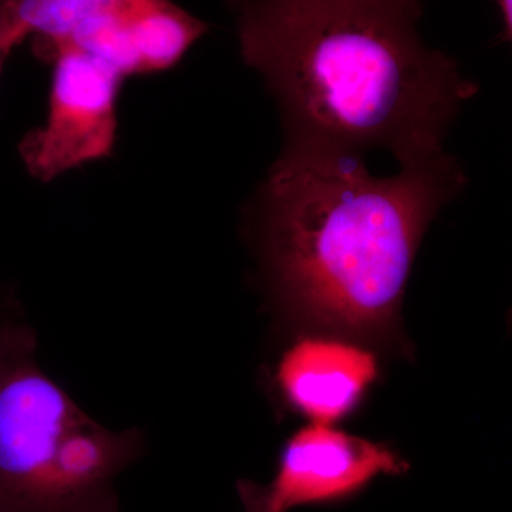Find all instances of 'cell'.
Instances as JSON below:
<instances>
[{
    "mask_svg": "<svg viewBox=\"0 0 512 512\" xmlns=\"http://www.w3.org/2000/svg\"><path fill=\"white\" fill-rule=\"evenodd\" d=\"M244 62L278 106L281 153L399 165L440 156L478 92L420 32L421 0H229Z\"/></svg>",
    "mask_w": 512,
    "mask_h": 512,
    "instance_id": "1",
    "label": "cell"
},
{
    "mask_svg": "<svg viewBox=\"0 0 512 512\" xmlns=\"http://www.w3.org/2000/svg\"><path fill=\"white\" fill-rule=\"evenodd\" d=\"M207 32V23L173 0H127L57 46L100 57L127 79L173 69Z\"/></svg>",
    "mask_w": 512,
    "mask_h": 512,
    "instance_id": "7",
    "label": "cell"
},
{
    "mask_svg": "<svg viewBox=\"0 0 512 512\" xmlns=\"http://www.w3.org/2000/svg\"><path fill=\"white\" fill-rule=\"evenodd\" d=\"M124 2L127 0H0V53L9 57L30 37L33 53L40 59Z\"/></svg>",
    "mask_w": 512,
    "mask_h": 512,
    "instance_id": "8",
    "label": "cell"
},
{
    "mask_svg": "<svg viewBox=\"0 0 512 512\" xmlns=\"http://www.w3.org/2000/svg\"><path fill=\"white\" fill-rule=\"evenodd\" d=\"M467 181L447 153L389 177L363 158L279 154L251 207L276 302L315 330L392 339L427 228Z\"/></svg>",
    "mask_w": 512,
    "mask_h": 512,
    "instance_id": "2",
    "label": "cell"
},
{
    "mask_svg": "<svg viewBox=\"0 0 512 512\" xmlns=\"http://www.w3.org/2000/svg\"><path fill=\"white\" fill-rule=\"evenodd\" d=\"M244 512H248V511H244Z\"/></svg>",
    "mask_w": 512,
    "mask_h": 512,
    "instance_id": "12",
    "label": "cell"
},
{
    "mask_svg": "<svg viewBox=\"0 0 512 512\" xmlns=\"http://www.w3.org/2000/svg\"><path fill=\"white\" fill-rule=\"evenodd\" d=\"M379 376L377 357L363 342L313 330L285 350L274 382L293 412L313 424L335 426L359 409Z\"/></svg>",
    "mask_w": 512,
    "mask_h": 512,
    "instance_id": "6",
    "label": "cell"
},
{
    "mask_svg": "<svg viewBox=\"0 0 512 512\" xmlns=\"http://www.w3.org/2000/svg\"><path fill=\"white\" fill-rule=\"evenodd\" d=\"M43 126L19 144L26 170L40 183L104 160L119 136V97L124 77L111 64L70 45L57 46Z\"/></svg>",
    "mask_w": 512,
    "mask_h": 512,
    "instance_id": "4",
    "label": "cell"
},
{
    "mask_svg": "<svg viewBox=\"0 0 512 512\" xmlns=\"http://www.w3.org/2000/svg\"><path fill=\"white\" fill-rule=\"evenodd\" d=\"M6 59H8V57H6L5 55H2V53H0V73H2L3 66H5Z\"/></svg>",
    "mask_w": 512,
    "mask_h": 512,
    "instance_id": "11",
    "label": "cell"
},
{
    "mask_svg": "<svg viewBox=\"0 0 512 512\" xmlns=\"http://www.w3.org/2000/svg\"><path fill=\"white\" fill-rule=\"evenodd\" d=\"M409 464L393 448L325 424H309L279 451L268 485L238 481L244 511L288 512L346 503L380 476H402Z\"/></svg>",
    "mask_w": 512,
    "mask_h": 512,
    "instance_id": "5",
    "label": "cell"
},
{
    "mask_svg": "<svg viewBox=\"0 0 512 512\" xmlns=\"http://www.w3.org/2000/svg\"><path fill=\"white\" fill-rule=\"evenodd\" d=\"M144 447L140 431L101 426L47 375L29 326L0 323V512H119L114 481Z\"/></svg>",
    "mask_w": 512,
    "mask_h": 512,
    "instance_id": "3",
    "label": "cell"
},
{
    "mask_svg": "<svg viewBox=\"0 0 512 512\" xmlns=\"http://www.w3.org/2000/svg\"><path fill=\"white\" fill-rule=\"evenodd\" d=\"M503 23V40L510 42L512 36V0H495Z\"/></svg>",
    "mask_w": 512,
    "mask_h": 512,
    "instance_id": "9",
    "label": "cell"
},
{
    "mask_svg": "<svg viewBox=\"0 0 512 512\" xmlns=\"http://www.w3.org/2000/svg\"><path fill=\"white\" fill-rule=\"evenodd\" d=\"M12 316V309L3 302L2 296H0V323L5 322L6 319L12 318Z\"/></svg>",
    "mask_w": 512,
    "mask_h": 512,
    "instance_id": "10",
    "label": "cell"
}]
</instances>
